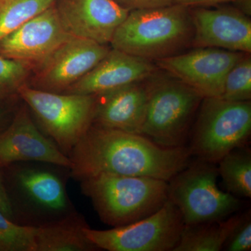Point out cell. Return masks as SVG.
<instances>
[{
    "mask_svg": "<svg viewBox=\"0 0 251 251\" xmlns=\"http://www.w3.org/2000/svg\"><path fill=\"white\" fill-rule=\"evenodd\" d=\"M0 211V250L36 251L37 227L18 226Z\"/></svg>",
    "mask_w": 251,
    "mask_h": 251,
    "instance_id": "22",
    "label": "cell"
},
{
    "mask_svg": "<svg viewBox=\"0 0 251 251\" xmlns=\"http://www.w3.org/2000/svg\"><path fill=\"white\" fill-rule=\"evenodd\" d=\"M0 211L8 218H11L13 215L12 206L3 185L1 176H0Z\"/></svg>",
    "mask_w": 251,
    "mask_h": 251,
    "instance_id": "28",
    "label": "cell"
},
{
    "mask_svg": "<svg viewBox=\"0 0 251 251\" xmlns=\"http://www.w3.org/2000/svg\"><path fill=\"white\" fill-rule=\"evenodd\" d=\"M251 249V213L242 214L234 226L223 250L227 251H249Z\"/></svg>",
    "mask_w": 251,
    "mask_h": 251,
    "instance_id": "25",
    "label": "cell"
},
{
    "mask_svg": "<svg viewBox=\"0 0 251 251\" xmlns=\"http://www.w3.org/2000/svg\"><path fill=\"white\" fill-rule=\"evenodd\" d=\"M83 224L68 218L59 222L37 227L36 251H85L97 249L85 237Z\"/></svg>",
    "mask_w": 251,
    "mask_h": 251,
    "instance_id": "17",
    "label": "cell"
},
{
    "mask_svg": "<svg viewBox=\"0 0 251 251\" xmlns=\"http://www.w3.org/2000/svg\"><path fill=\"white\" fill-rule=\"evenodd\" d=\"M248 53L216 48L196 49L156 60L157 66L203 99L220 98L227 73Z\"/></svg>",
    "mask_w": 251,
    "mask_h": 251,
    "instance_id": "9",
    "label": "cell"
},
{
    "mask_svg": "<svg viewBox=\"0 0 251 251\" xmlns=\"http://www.w3.org/2000/svg\"><path fill=\"white\" fill-rule=\"evenodd\" d=\"M190 11L194 28L193 47L250 53L251 21L249 16L236 8L197 7Z\"/></svg>",
    "mask_w": 251,
    "mask_h": 251,
    "instance_id": "13",
    "label": "cell"
},
{
    "mask_svg": "<svg viewBox=\"0 0 251 251\" xmlns=\"http://www.w3.org/2000/svg\"><path fill=\"white\" fill-rule=\"evenodd\" d=\"M33 67L29 64L0 56V96L17 92L25 80Z\"/></svg>",
    "mask_w": 251,
    "mask_h": 251,
    "instance_id": "24",
    "label": "cell"
},
{
    "mask_svg": "<svg viewBox=\"0 0 251 251\" xmlns=\"http://www.w3.org/2000/svg\"><path fill=\"white\" fill-rule=\"evenodd\" d=\"M92 125L141 135L148 100V85L135 82L95 95Z\"/></svg>",
    "mask_w": 251,
    "mask_h": 251,
    "instance_id": "16",
    "label": "cell"
},
{
    "mask_svg": "<svg viewBox=\"0 0 251 251\" xmlns=\"http://www.w3.org/2000/svg\"><path fill=\"white\" fill-rule=\"evenodd\" d=\"M18 161H39L70 168L72 162L38 129L25 108L0 133V166Z\"/></svg>",
    "mask_w": 251,
    "mask_h": 251,
    "instance_id": "14",
    "label": "cell"
},
{
    "mask_svg": "<svg viewBox=\"0 0 251 251\" xmlns=\"http://www.w3.org/2000/svg\"><path fill=\"white\" fill-rule=\"evenodd\" d=\"M57 0H0V40Z\"/></svg>",
    "mask_w": 251,
    "mask_h": 251,
    "instance_id": "21",
    "label": "cell"
},
{
    "mask_svg": "<svg viewBox=\"0 0 251 251\" xmlns=\"http://www.w3.org/2000/svg\"><path fill=\"white\" fill-rule=\"evenodd\" d=\"M57 148L69 153L92 125L95 95L37 90L27 84L18 90Z\"/></svg>",
    "mask_w": 251,
    "mask_h": 251,
    "instance_id": "7",
    "label": "cell"
},
{
    "mask_svg": "<svg viewBox=\"0 0 251 251\" xmlns=\"http://www.w3.org/2000/svg\"><path fill=\"white\" fill-rule=\"evenodd\" d=\"M188 148H163L142 135L92 125L69 155L75 179L107 174L169 181L191 163Z\"/></svg>",
    "mask_w": 251,
    "mask_h": 251,
    "instance_id": "1",
    "label": "cell"
},
{
    "mask_svg": "<svg viewBox=\"0 0 251 251\" xmlns=\"http://www.w3.org/2000/svg\"><path fill=\"white\" fill-rule=\"evenodd\" d=\"M54 4L0 40V56L39 67L70 37Z\"/></svg>",
    "mask_w": 251,
    "mask_h": 251,
    "instance_id": "11",
    "label": "cell"
},
{
    "mask_svg": "<svg viewBox=\"0 0 251 251\" xmlns=\"http://www.w3.org/2000/svg\"><path fill=\"white\" fill-rule=\"evenodd\" d=\"M80 181L100 220L114 227L151 215L168 200V181L156 178L101 173Z\"/></svg>",
    "mask_w": 251,
    "mask_h": 251,
    "instance_id": "3",
    "label": "cell"
},
{
    "mask_svg": "<svg viewBox=\"0 0 251 251\" xmlns=\"http://www.w3.org/2000/svg\"><path fill=\"white\" fill-rule=\"evenodd\" d=\"M156 67L151 60L110 50L100 62L64 93L97 95L153 76Z\"/></svg>",
    "mask_w": 251,
    "mask_h": 251,
    "instance_id": "15",
    "label": "cell"
},
{
    "mask_svg": "<svg viewBox=\"0 0 251 251\" xmlns=\"http://www.w3.org/2000/svg\"><path fill=\"white\" fill-rule=\"evenodd\" d=\"M194 28L188 7L173 4L130 11L112 37V49L158 60L191 45Z\"/></svg>",
    "mask_w": 251,
    "mask_h": 251,
    "instance_id": "2",
    "label": "cell"
},
{
    "mask_svg": "<svg viewBox=\"0 0 251 251\" xmlns=\"http://www.w3.org/2000/svg\"><path fill=\"white\" fill-rule=\"evenodd\" d=\"M229 101H248L251 99V58L246 54L229 70L220 97Z\"/></svg>",
    "mask_w": 251,
    "mask_h": 251,
    "instance_id": "23",
    "label": "cell"
},
{
    "mask_svg": "<svg viewBox=\"0 0 251 251\" xmlns=\"http://www.w3.org/2000/svg\"><path fill=\"white\" fill-rule=\"evenodd\" d=\"M234 1L235 0H174L175 4L183 5L186 7L211 6Z\"/></svg>",
    "mask_w": 251,
    "mask_h": 251,
    "instance_id": "27",
    "label": "cell"
},
{
    "mask_svg": "<svg viewBox=\"0 0 251 251\" xmlns=\"http://www.w3.org/2000/svg\"><path fill=\"white\" fill-rule=\"evenodd\" d=\"M240 214L222 221L184 226L173 251H219L237 225Z\"/></svg>",
    "mask_w": 251,
    "mask_h": 251,
    "instance_id": "18",
    "label": "cell"
},
{
    "mask_svg": "<svg viewBox=\"0 0 251 251\" xmlns=\"http://www.w3.org/2000/svg\"><path fill=\"white\" fill-rule=\"evenodd\" d=\"M110 50L96 41L71 36L36 67L32 87L64 92L97 66Z\"/></svg>",
    "mask_w": 251,
    "mask_h": 251,
    "instance_id": "10",
    "label": "cell"
},
{
    "mask_svg": "<svg viewBox=\"0 0 251 251\" xmlns=\"http://www.w3.org/2000/svg\"><path fill=\"white\" fill-rule=\"evenodd\" d=\"M16 177L18 184L34 202L50 210L65 209L64 186L56 175L41 170L23 169Z\"/></svg>",
    "mask_w": 251,
    "mask_h": 251,
    "instance_id": "19",
    "label": "cell"
},
{
    "mask_svg": "<svg viewBox=\"0 0 251 251\" xmlns=\"http://www.w3.org/2000/svg\"><path fill=\"white\" fill-rule=\"evenodd\" d=\"M117 4L128 10L153 9L175 4L174 0H114Z\"/></svg>",
    "mask_w": 251,
    "mask_h": 251,
    "instance_id": "26",
    "label": "cell"
},
{
    "mask_svg": "<svg viewBox=\"0 0 251 251\" xmlns=\"http://www.w3.org/2000/svg\"><path fill=\"white\" fill-rule=\"evenodd\" d=\"M2 115H3L2 111H1V109H0V120H1V117H2Z\"/></svg>",
    "mask_w": 251,
    "mask_h": 251,
    "instance_id": "30",
    "label": "cell"
},
{
    "mask_svg": "<svg viewBox=\"0 0 251 251\" xmlns=\"http://www.w3.org/2000/svg\"><path fill=\"white\" fill-rule=\"evenodd\" d=\"M54 6L68 34L102 45L110 44L130 12L114 0H57Z\"/></svg>",
    "mask_w": 251,
    "mask_h": 251,
    "instance_id": "12",
    "label": "cell"
},
{
    "mask_svg": "<svg viewBox=\"0 0 251 251\" xmlns=\"http://www.w3.org/2000/svg\"><path fill=\"white\" fill-rule=\"evenodd\" d=\"M219 175L229 193L251 198V153L249 149H234L219 162Z\"/></svg>",
    "mask_w": 251,
    "mask_h": 251,
    "instance_id": "20",
    "label": "cell"
},
{
    "mask_svg": "<svg viewBox=\"0 0 251 251\" xmlns=\"http://www.w3.org/2000/svg\"><path fill=\"white\" fill-rule=\"evenodd\" d=\"M236 9L239 10L242 14L247 16L251 14V0H235Z\"/></svg>",
    "mask_w": 251,
    "mask_h": 251,
    "instance_id": "29",
    "label": "cell"
},
{
    "mask_svg": "<svg viewBox=\"0 0 251 251\" xmlns=\"http://www.w3.org/2000/svg\"><path fill=\"white\" fill-rule=\"evenodd\" d=\"M251 131V103L221 98L203 99L188 148L198 159L218 163L244 146Z\"/></svg>",
    "mask_w": 251,
    "mask_h": 251,
    "instance_id": "5",
    "label": "cell"
},
{
    "mask_svg": "<svg viewBox=\"0 0 251 251\" xmlns=\"http://www.w3.org/2000/svg\"><path fill=\"white\" fill-rule=\"evenodd\" d=\"M148 85L141 135L163 148L184 147L190 123L202 97L175 77L157 79Z\"/></svg>",
    "mask_w": 251,
    "mask_h": 251,
    "instance_id": "6",
    "label": "cell"
},
{
    "mask_svg": "<svg viewBox=\"0 0 251 251\" xmlns=\"http://www.w3.org/2000/svg\"><path fill=\"white\" fill-rule=\"evenodd\" d=\"M184 223L178 208L169 200L156 212L131 224L107 230L82 227L97 249L109 251H173Z\"/></svg>",
    "mask_w": 251,
    "mask_h": 251,
    "instance_id": "8",
    "label": "cell"
},
{
    "mask_svg": "<svg viewBox=\"0 0 251 251\" xmlns=\"http://www.w3.org/2000/svg\"><path fill=\"white\" fill-rule=\"evenodd\" d=\"M216 163L198 159L168 181V199L179 209L185 226L222 221L242 205L217 185Z\"/></svg>",
    "mask_w": 251,
    "mask_h": 251,
    "instance_id": "4",
    "label": "cell"
}]
</instances>
